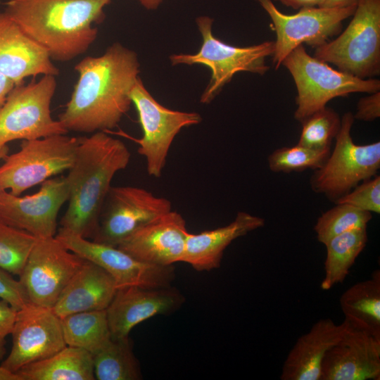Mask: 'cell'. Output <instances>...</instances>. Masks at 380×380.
Here are the masks:
<instances>
[{"instance_id":"obj_1","label":"cell","mask_w":380,"mask_h":380,"mask_svg":"<svg viewBox=\"0 0 380 380\" xmlns=\"http://www.w3.org/2000/svg\"><path fill=\"white\" fill-rule=\"evenodd\" d=\"M78 80L58 120L68 131L94 133L116 127L129 111L139 74L137 53L115 42L75 66Z\"/></svg>"},{"instance_id":"obj_2","label":"cell","mask_w":380,"mask_h":380,"mask_svg":"<svg viewBox=\"0 0 380 380\" xmlns=\"http://www.w3.org/2000/svg\"><path fill=\"white\" fill-rule=\"evenodd\" d=\"M130 158L125 143L106 132L78 137L75 159L65 176L69 197L61 228L93 238L113 178L127 167Z\"/></svg>"},{"instance_id":"obj_3","label":"cell","mask_w":380,"mask_h":380,"mask_svg":"<svg viewBox=\"0 0 380 380\" xmlns=\"http://www.w3.org/2000/svg\"><path fill=\"white\" fill-rule=\"evenodd\" d=\"M111 0H9L4 12L42 46L51 60L69 61L85 53L97 37Z\"/></svg>"},{"instance_id":"obj_4","label":"cell","mask_w":380,"mask_h":380,"mask_svg":"<svg viewBox=\"0 0 380 380\" xmlns=\"http://www.w3.org/2000/svg\"><path fill=\"white\" fill-rule=\"evenodd\" d=\"M281 65L289 71L296 86L294 118L300 122L336 97L357 92L372 94L380 89L379 80L361 79L334 70L327 63L310 56L303 44L291 51Z\"/></svg>"},{"instance_id":"obj_5","label":"cell","mask_w":380,"mask_h":380,"mask_svg":"<svg viewBox=\"0 0 380 380\" xmlns=\"http://www.w3.org/2000/svg\"><path fill=\"white\" fill-rule=\"evenodd\" d=\"M353 18L335 39L315 48L314 57L361 79L380 72V0H358Z\"/></svg>"},{"instance_id":"obj_6","label":"cell","mask_w":380,"mask_h":380,"mask_svg":"<svg viewBox=\"0 0 380 380\" xmlns=\"http://www.w3.org/2000/svg\"><path fill=\"white\" fill-rule=\"evenodd\" d=\"M196 21L203 39L198 52L172 54L170 60L172 65L201 64L210 69L211 78L201 97V103L211 102L239 72L264 75L269 70L266 58L273 56L274 42H265L247 47L234 46L215 37L212 32V18L201 16Z\"/></svg>"},{"instance_id":"obj_7","label":"cell","mask_w":380,"mask_h":380,"mask_svg":"<svg viewBox=\"0 0 380 380\" xmlns=\"http://www.w3.org/2000/svg\"><path fill=\"white\" fill-rule=\"evenodd\" d=\"M354 120L351 112L343 115L332 151L310 179L312 190L334 203L362 181L377 175L380 168V142L355 144L350 133Z\"/></svg>"},{"instance_id":"obj_8","label":"cell","mask_w":380,"mask_h":380,"mask_svg":"<svg viewBox=\"0 0 380 380\" xmlns=\"http://www.w3.org/2000/svg\"><path fill=\"white\" fill-rule=\"evenodd\" d=\"M78 137L56 134L23 140L18 151L0 165V190L19 196L27 189L68 170L74 161Z\"/></svg>"},{"instance_id":"obj_9","label":"cell","mask_w":380,"mask_h":380,"mask_svg":"<svg viewBox=\"0 0 380 380\" xmlns=\"http://www.w3.org/2000/svg\"><path fill=\"white\" fill-rule=\"evenodd\" d=\"M56 89V76L51 75L13 87L0 108V146L68 132L51 115Z\"/></svg>"},{"instance_id":"obj_10","label":"cell","mask_w":380,"mask_h":380,"mask_svg":"<svg viewBox=\"0 0 380 380\" xmlns=\"http://www.w3.org/2000/svg\"><path fill=\"white\" fill-rule=\"evenodd\" d=\"M130 98L143 132L142 137L135 140L139 144L138 153L146 159L148 175L159 178L177 134L184 127L200 123L202 118L195 112L165 108L148 91L139 77L130 92Z\"/></svg>"},{"instance_id":"obj_11","label":"cell","mask_w":380,"mask_h":380,"mask_svg":"<svg viewBox=\"0 0 380 380\" xmlns=\"http://www.w3.org/2000/svg\"><path fill=\"white\" fill-rule=\"evenodd\" d=\"M272 20L277 36L273 64L277 70L286 56L299 45L317 48L339 34L342 22L353 15L355 6L303 8L293 15L281 13L272 0H255Z\"/></svg>"},{"instance_id":"obj_12","label":"cell","mask_w":380,"mask_h":380,"mask_svg":"<svg viewBox=\"0 0 380 380\" xmlns=\"http://www.w3.org/2000/svg\"><path fill=\"white\" fill-rule=\"evenodd\" d=\"M85 261L56 236L37 239L19 275L28 301L53 308Z\"/></svg>"},{"instance_id":"obj_13","label":"cell","mask_w":380,"mask_h":380,"mask_svg":"<svg viewBox=\"0 0 380 380\" xmlns=\"http://www.w3.org/2000/svg\"><path fill=\"white\" fill-rule=\"evenodd\" d=\"M55 236L70 251L105 270L118 289L132 286L168 287L175 277L174 265L140 261L117 246L88 240L61 227Z\"/></svg>"},{"instance_id":"obj_14","label":"cell","mask_w":380,"mask_h":380,"mask_svg":"<svg viewBox=\"0 0 380 380\" xmlns=\"http://www.w3.org/2000/svg\"><path fill=\"white\" fill-rule=\"evenodd\" d=\"M171 202L140 187L111 186L92 240L118 246L153 219L172 210Z\"/></svg>"},{"instance_id":"obj_15","label":"cell","mask_w":380,"mask_h":380,"mask_svg":"<svg viewBox=\"0 0 380 380\" xmlns=\"http://www.w3.org/2000/svg\"><path fill=\"white\" fill-rule=\"evenodd\" d=\"M11 336V351L1 365L13 373L67 346L61 318L52 308L30 302L17 310Z\"/></svg>"},{"instance_id":"obj_16","label":"cell","mask_w":380,"mask_h":380,"mask_svg":"<svg viewBox=\"0 0 380 380\" xmlns=\"http://www.w3.org/2000/svg\"><path fill=\"white\" fill-rule=\"evenodd\" d=\"M69 197L65 177H51L39 191L20 196L0 190V217L6 224L37 239L56 236L58 214Z\"/></svg>"},{"instance_id":"obj_17","label":"cell","mask_w":380,"mask_h":380,"mask_svg":"<svg viewBox=\"0 0 380 380\" xmlns=\"http://www.w3.org/2000/svg\"><path fill=\"white\" fill-rule=\"evenodd\" d=\"M326 353L319 380H379L380 338L350 324Z\"/></svg>"},{"instance_id":"obj_18","label":"cell","mask_w":380,"mask_h":380,"mask_svg":"<svg viewBox=\"0 0 380 380\" xmlns=\"http://www.w3.org/2000/svg\"><path fill=\"white\" fill-rule=\"evenodd\" d=\"M189 234L185 219L171 210L138 228L117 247L146 263L173 265L182 262Z\"/></svg>"},{"instance_id":"obj_19","label":"cell","mask_w":380,"mask_h":380,"mask_svg":"<svg viewBox=\"0 0 380 380\" xmlns=\"http://www.w3.org/2000/svg\"><path fill=\"white\" fill-rule=\"evenodd\" d=\"M184 297L172 286L143 288L136 286L119 288L106 309L112 338L129 336L139 323L158 315L177 310Z\"/></svg>"},{"instance_id":"obj_20","label":"cell","mask_w":380,"mask_h":380,"mask_svg":"<svg viewBox=\"0 0 380 380\" xmlns=\"http://www.w3.org/2000/svg\"><path fill=\"white\" fill-rule=\"evenodd\" d=\"M0 72L15 85L30 76L59 74L47 51L5 12L0 13Z\"/></svg>"},{"instance_id":"obj_21","label":"cell","mask_w":380,"mask_h":380,"mask_svg":"<svg viewBox=\"0 0 380 380\" xmlns=\"http://www.w3.org/2000/svg\"><path fill=\"white\" fill-rule=\"evenodd\" d=\"M344 319L336 324L329 318L321 319L300 336L288 353L280 376L281 380H319L322 360L327 350L342 336Z\"/></svg>"},{"instance_id":"obj_22","label":"cell","mask_w":380,"mask_h":380,"mask_svg":"<svg viewBox=\"0 0 380 380\" xmlns=\"http://www.w3.org/2000/svg\"><path fill=\"white\" fill-rule=\"evenodd\" d=\"M117 289L114 279L105 270L86 260L52 309L60 318L80 312L106 310Z\"/></svg>"},{"instance_id":"obj_23","label":"cell","mask_w":380,"mask_h":380,"mask_svg":"<svg viewBox=\"0 0 380 380\" xmlns=\"http://www.w3.org/2000/svg\"><path fill=\"white\" fill-rule=\"evenodd\" d=\"M265 220L248 213L239 212L226 226L198 234H189L182 262L197 271L218 268L227 247L235 239L262 227Z\"/></svg>"},{"instance_id":"obj_24","label":"cell","mask_w":380,"mask_h":380,"mask_svg":"<svg viewBox=\"0 0 380 380\" xmlns=\"http://www.w3.org/2000/svg\"><path fill=\"white\" fill-rule=\"evenodd\" d=\"M22 380H94L92 355L80 348L67 346L56 354L21 367Z\"/></svg>"},{"instance_id":"obj_25","label":"cell","mask_w":380,"mask_h":380,"mask_svg":"<svg viewBox=\"0 0 380 380\" xmlns=\"http://www.w3.org/2000/svg\"><path fill=\"white\" fill-rule=\"evenodd\" d=\"M340 305L345 319L380 338V271L358 281L341 296Z\"/></svg>"},{"instance_id":"obj_26","label":"cell","mask_w":380,"mask_h":380,"mask_svg":"<svg viewBox=\"0 0 380 380\" xmlns=\"http://www.w3.org/2000/svg\"><path fill=\"white\" fill-rule=\"evenodd\" d=\"M367 227L354 229L329 239L325 244L324 275L320 287L329 290L342 283L367 242Z\"/></svg>"},{"instance_id":"obj_27","label":"cell","mask_w":380,"mask_h":380,"mask_svg":"<svg viewBox=\"0 0 380 380\" xmlns=\"http://www.w3.org/2000/svg\"><path fill=\"white\" fill-rule=\"evenodd\" d=\"M66 345L94 355L110 339L106 310L84 311L61 318Z\"/></svg>"},{"instance_id":"obj_28","label":"cell","mask_w":380,"mask_h":380,"mask_svg":"<svg viewBox=\"0 0 380 380\" xmlns=\"http://www.w3.org/2000/svg\"><path fill=\"white\" fill-rule=\"evenodd\" d=\"M95 379L139 380L142 379L139 362L129 338H112L92 355Z\"/></svg>"},{"instance_id":"obj_29","label":"cell","mask_w":380,"mask_h":380,"mask_svg":"<svg viewBox=\"0 0 380 380\" xmlns=\"http://www.w3.org/2000/svg\"><path fill=\"white\" fill-rule=\"evenodd\" d=\"M372 218L371 213L346 203L336 205L323 213L317 219L314 230L317 240L324 245L331 238L346 232L367 227Z\"/></svg>"},{"instance_id":"obj_30","label":"cell","mask_w":380,"mask_h":380,"mask_svg":"<svg viewBox=\"0 0 380 380\" xmlns=\"http://www.w3.org/2000/svg\"><path fill=\"white\" fill-rule=\"evenodd\" d=\"M37 238L6 224L0 217V267L19 276Z\"/></svg>"},{"instance_id":"obj_31","label":"cell","mask_w":380,"mask_h":380,"mask_svg":"<svg viewBox=\"0 0 380 380\" xmlns=\"http://www.w3.org/2000/svg\"><path fill=\"white\" fill-rule=\"evenodd\" d=\"M331 148L315 149L299 144L274 150L267 159L268 166L274 172L290 173L321 167L329 156Z\"/></svg>"},{"instance_id":"obj_32","label":"cell","mask_w":380,"mask_h":380,"mask_svg":"<svg viewBox=\"0 0 380 380\" xmlns=\"http://www.w3.org/2000/svg\"><path fill=\"white\" fill-rule=\"evenodd\" d=\"M298 144L315 149L331 148V142L337 136L341 118L332 108L325 106L302 122Z\"/></svg>"},{"instance_id":"obj_33","label":"cell","mask_w":380,"mask_h":380,"mask_svg":"<svg viewBox=\"0 0 380 380\" xmlns=\"http://www.w3.org/2000/svg\"><path fill=\"white\" fill-rule=\"evenodd\" d=\"M335 203H346L369 213H380V176L365 179Z\"/></svg>"},{"instance_id":"obj_34","label":"cell","mask_w":380,"mask_h":380,"mask_svg":"<svg viewBox=\"0 0 380 380\" xmlns=\"http://www.w3.org/2000/svg\"><path fill=\"white\" fill-rule=\"evenodd\" d=\"M0 299L9 303L16 310L29 303L19 280L0 267Z\"/></svg>"},{"instance_id":"obj_35","label":"cell","mask_w":380,"mask_h":380,"mask_svg":"<svg viewBox=\"0 0 380 380\" xmlns=\"http://www.w3.org/2000/svg\"><path fill=\"white\" fill-rule=\"evenodd\" d=\"M17 310L7 301L0 299V360L6 353V337L11 334Z\"/></svg>"},{"instance_id":"obj_36","label":"cell","mask_w":380,"mask_h":380,"mask_svg":"<svg viewBox=\"0 0 380 380\" xmlns=\"http://www.w3.org/2000/svg\"><path fill=\"white\" fill-rule=\"evenodd\" d=\"M354 118L371 122L380 117V92L372 93L361 98L357 105V111Z\"/></svg>"},{"instance_id":"obj_37","label":"cell","mask_w":380,"mask_h":380,"mask_svg":"<svg viewBox=\"0 0 380 380\" xmlns=\"http://www.w3.org/2000/svg\"><path fill=\"white\" fill-rule=\"evenodd\" d=\"M293 9L310 7H320L324 0H274Z\"/></svg>"},{"instance_id":"obj_38","label":"cell","mask_w":380,"mask_h":380,"mask_svg":"<svg viewBox=\"0 0 380 380\" xmlns=\"http://www.w3.org/2000/svg\"><path fill=\"white\" fill-rule=\"evenodd\" d=\"M15 86V84L12 80L0 72V108Z\"/></svg>"},{"instance_id":"obj_39","label":"cell","mask_w":380,"mask_h":380,"mask_svg":"<svg viewBox=\"0 0 380 380\" xmlns=\"http://www.w3.org/2000/svg\"><path fill=\"white\" fill-rule=\"evenodd\" d=\"M358 0H324L320 7L336 8L357 6Z\"/></svg>"},{"instance_id":"obj_40","label":"cell","mask_w":380,"mask_h":380,"mask_svg":"<svg viewBox=\"0 0 380 380\" xmlns=\"http://www.w3.org/2000/svg\"><path fill=\"white\" fill-rule=\"evenodd\" d=\"M0 380H22L15 373L11 372L0 365Z\"/></svg>"},{"instance_id":"obj_41","label":"cell","mask_w":380,"mask_h":380,"mask_svg":"<svg viewBox=\"0 0 380 380\" xmlns=\"http://www.w3.org/2000/svg\"><path fill=\"white\" fill-rule=\"evenodd\" d=\"M148 10L156 9L163 0H138Z\"/></svg>"},{"instance_id":"obj_42","label":"cell","mask_w":380,"mask_h":380,"mask_svg":"<svg viewBox=\"0 0 380 380\" xmlns=\"http://www.w3.org/2000/svg\"><path fill=\"white\" fill-rule=\"evenodd\" d=\"M9 148L6 145L0 146V160H4L8 155Z\"/></svg>"}]
</instances>
